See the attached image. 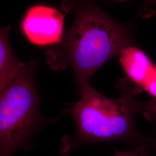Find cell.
<instances>
[{"mask_svg": "<svg viewBox=\"0 0 156 156\" xmlns=\"http://www.w3.org/2000/svg\"><path fill=\"white\" fill-rule=\"evenodd\" d=\"M73 4L75 16L71 28L45 56L55 71L71 67L80 91L90 85V79L104 63L133 45V34L129 26L112 18L93 1Z\"/></svg>", "mask_w": 156, "mask_h": 156, "instance_id": "cell-1", "label": "cell"}, {"mask_svg": "<svg viewBox=\"0 0 156 156\" xmlns=\"http://www.w3.org/2000/svg\"><path fill=\"white\" fill-rule=\"evenodd\" d=\"M120 89L122 95L118 98H108L91 85L79 91L80 100L64 111L72 118L76 133L62 138V156L84 145L114 142L147 153L151 137L140 131L135 122L138 113L144 115L146 102L135 100L131 90Z\"/></svg>", "mask_w": 156, "mask_h": 156, "instance_id": "cell-2", "label": "cell"}, {"mask_svg": "<svg viewBox=\"0 0 156 156\" xmlns=\"http://www.w3.org/2000/svg\"><path fill=\"white\" fill-rule=\"evenodd\" d=\"M37 67L35 60L31 59L18 77L0 91V156L31 150L36 134L55 122L41 112L35 81Z\"/></svg>", "mask_w": 156, "mask_h": 156, "instance_id": "cell-3", "label": "cell"}, {"mask_svg": "<svg viewBox=\"0 0 156 156\" xmlns=\"http://www.w3.org/2000/svg\"><path fill=\"white\" fill-rule=\"evenodd\" d=\"M119 60L126 74L120 81L138 90L145 91L152 97L147 101L144 116L147 120L156 116V64L148 56L134 45L128 46L119 55Z\"/></svg>", "mask_w": 156, "mask_h": 156, "instance_id": "cell-4", "label": "cell"}, {"mask_svg": "<svg viewBox=\"0 0 156 156\" xmlns=\"http://www.w3.org/2000/svg\"><path fill=\"white\" fill-rule=\"evenodd\" d=\"M64 15L56 8L35 5L28 8L23 17L20 30L26 39L39 46H55L64 35Z\"/></svg>", "mask_w": 156, "mask_h": 156, "instance_id": "cell-5", "label": "cell"}, {"mask_svg": "<svg viewBox=\"0 0 156 156\" xmlns=\"http://www.w3.org/2000/svg\"><path fill=\"white\" fill-rule=\"evenodd\" d=\"M11 26L0 30V91L16 79L26 66L15 55L9 41Z\"/></svg>", "mask_w": 156, "mask_h": 156, "instance_id": "cell-6", "label": "cell"}, {"mask_svg": "<svg viewBox=\"0 0 156 156\" xmlns=\"http://www.w3.org/2000/svg\"><path fill=\"white\" fill-rule=\"evenodd\" d=\"M144 153L140 149H132L126 151H116L113 156H144Z\"/></svg>", "mask_w": 156, "mask_h": 156, "instance_id": "cell-7", "label": "cell"}, {"mask_svg": "<svg viewBox=\"0 0 156 156\" xmlns=\"http://www.w3.org/2000/svg\"><path fill=\"white\" fill-rule=\"evenodd\" d=\"M147 156H156V129L153 136H151V141L147 151Z\"/></svg>", "mask_w": 156, "mask_h": 156, "instance_id": "cell-8", "label": "cell"}, {"mask_svg": "<svg viewBox=\"0 0 156 156\" xmlns=\"http://www.w3.org/2000/svg\"></svg>", "mask_w": 156, "mask_h": 156, "instance_id": "cell-9", "label": "cell"}]
</instances>
